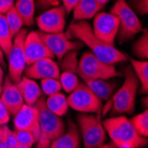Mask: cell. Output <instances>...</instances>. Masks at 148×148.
Instances as JSON below:
<instances>
[{
    "label": "cell",
    "mask_w": 148,
    "mask_h": 148,
    "mask_svg": "<svg viewBox=\"0 0 148 148\" xmlns=\"http://www.w3.org/2000/svg\"><path fill=\"white\" fill-rule=\"evenodd\" d=\"M39 35L50 51L58 60H61L66 53L73 51L81 47L83 44L71 41V38L66 32L57 34H47L40 31Z\"/></svg>",
    "instance_id": "10"
},
{
    "label": "cell",
    "mask_w": 148,
    "mask_h": 148,
    "mask_svg": "<svg viewBox=\"0 0 148 148\" xmlns=\"http://www.w3.org/2000/svg\"><path fill=\"white\" fill-rule=\"evenodd\" d=\"M77 68H78V60L77 54L75 51H69L60 60V69L66 72H73L77 74Z\"/></svg>",
    "instance_id": "29"
},
{
    "label": "cell",
    "mask_w": 148,
    "mask_h": 148,
    "mask_svg": "<svg viewBox=\"0 0 148 148\" xmlns=\"http://www.w3.org/2000/svg\"><path fill=\"white\" fill-rule=\"evenodd\" d=\"M14 133H15L18 143L21 145H28L29 147L31 148V146L36 143V139H35L34 136L29 131L19 130H14Z\"/></svg>",
    "instance_id": "31"
},
{
    "label": "cell",
    "mask_w": 148,
    "mask_h": 148,
    "mask_svg": "<svg viewBox=\"0 0 148 148\" xmlns=\"http://www.w3.org/2000/svg\"><path fill=\"white\" fill-rule=\"evenodd\" d=\"M81 138L84 148H96L106 141V130L98 117L93 114H81L77 116Z\"/></svg>",
    "instance_id": "6"
},
{
    "label": "cell",
    "mask_w": 148,
    "mask_h": 148,
    "mask_svg": "<svg viewBox=\"0 0 148 148\" xmlns=\"http://www.w3.org/2000/svg\"><path fill=\"white\" fill-rule=\"evenodd\" d=\"M81 79L83 80V83L101 100L109 99L117 87V83L108 80L90 79L85 77H81Z\"/></svg>",
    "instance_id": "17"
},
{
    "label": "cell",
    "mask_w": 148,
    "mask_h": 148,
    "mask_svg": "<svg viewBox=\"0 0 148 148\" xmlns=\"http://www.w3.org/2000/svg\"><path fill=\"white\" fill-rule=\"evenodd\" d=\"M124 82L113 97L112 111L115 114H131L135 108L136 95L139 82L131 68H126L124 72Z\"/></svg>",
    "instance_id": "3"
},
{
    "label": "cell",
    "mask_w": 148,
    "mask_h": 148,
    "mask_svg": "<svg viewBox=\"0 0 148 148\" xmlns=\"http://www.w3.org/2000/svg\"><path fill=\"white\" fill-rule=\"evenodd\" d=\"M4 135V125L3 126H0V140L2 139Z\"/></svg>",
    "instance_id": "43"
},
{
    "label": "cell",
    "mask_w": 148,
    "mask_h": 148,
    "mask_svg": "<svg viewBox=\"0 0 148 148\" xmlns=\"http://www.w3.org/2000/svg\"><path fill=\"white\" fill-rule=\"evenodd\" d=\"M41 90L44 94L48 96L53 95L58 92H60L62 90L60 80L56 78H47L41 80Z\"/></svg>",
    "instance_id": "30"
},
{
    "label": "cell",
    "mask_w": 148,
    "mask_h": 148,
    "mask_svg": "<svg viewBox=\"0 0 148 148\" xmlns=\"http://www.w3.org/2000/svg\"><path fill=\"white\" fill-rule=\"evenodd\" d=\"M119 130L120 148H141L147 145V138L139 136L125 116L114 117Z\"/></svg>",
    "instance_id": "14"
},
{
    "label": "cell",
    "mask_w": 148,
    "mask_h": 148,
    "mask_svg": "<svg viewBox=\"0 0 148 148\" xmlns=\"http://www.w3.org/2000/svg\"><path fill=\"white\" fill-rule=\"evenodd\" d=\"M16 148H30V147H29L28 145H21V144H19V145L16 146Z\"/></svg>",
    "instance_id": "44"
},
{
    "label": "cell",
    "mask_w": 148,
    "mask_h": 148,
    "mask_svg": "<svg viewBox=\"0 0 148 148\" xmlns=\"http://www.w3.org/2000/svg\"><path fill=\"white\" fill-rule=\"evenodd\" d=\"M134 12H138L141 15H145L148 12V0H130Z\"/></svg>",
    "instance_id": "32"
},
{
    "label": "cell",
    "mask_w": 148,
    "mask_h": 148,
    "mask_svg": "<svg viewBox=\"0 0 148 148\" xmlns=\"http://www.w3.org/2000/svg\"><path fill=\"white\" fill-rule=\"evenodd\" d=\"M28 30L22 29L14 37L8 58V77L13 84H17L23 76L27 66L24 54V40Z\"/></svg>",
    "instance_id": "8"
},
{
    "label": "cell",
    "mask_w": 148,
    "mask_h": 148,
    "mask_svg": "<svg viewBox=\"0 0 148 148\" xmlns=\"http://www.w3.org/2000/svg\"><path fill=\"white\" fill-rule=\"evenodd\" d=\"M4 70H3V66L0 65V86H2L3 84H4Z\"/></svg>",
    "instance_id": "40"
},
{
    "label": "cell",
    "mask_w": 148,
    "mask_h": 148,
    "mask_svg": "<svg viewBox=\"0 0 148 148\" xmlns=\"http://www.w3.org/2000/svg\"><path fill=\"white\" fill-rule=\"evenodd\" d=\"M45 105L51 113L60 117L65 115L69 110L68 99L63 93L60 92L49 96V98L45 100Z\"/></svg>",
    "instance_id": "21"
},
{
    "label": "cell",
    "mask_w": 148,
    "mask_h": 148,
    "mask_svg": "<svg viewBox=\"0 0 148 148\" xmlns=\"http://www.w3.org/2000/svg\"><path fill=\"white\" fill-rule=\"evenodd\" d=\"M23 73L25 76L33 80H43L47 78L59 79L60 69L59 65L52 58H44L26 66Z\"/></svg>",
    "instance_id": "15"
},
{
    "label": "cell",
    "mask_w": 148,
    "mask_h": 148,
    "mask_svg": "<svg viewBox=\"0 0 148 148\" xmlns=\"http://www.w3.org/2000/svg\"><path fill=\"white\" fill-rule=\"evenodd\" d=\"M39 114L40 135L36 142V148H50L52 141L60 137L66 131V125L61 117L51 113L45 105L42 96L34 105Z\"/></svg>",
    "instance_id": "2"
},
{
    "label": "cell",
    "mask_w": 148,
    "mask_h": 148,
    "mask_svg": "<svg viewBox=\"0 0 148 148\" xmlns=\"http://www.w3.org/2000/svg\"><path fill=\"white\" fill-rule=\"evenodd\" d=\"M119 20L118 39L120 43L133 38L142 30V24L136 12L127 4L126 0H117L110 12Z\"/></svg>",
    "instance_id": "4"
},
{
    "label": "cell",
    "mask_w": 148,
    "mask_h": 148,
    "mask_svg": "<svg viewBox=\"0 0 148 148\" xmlns=\"http://www.w3.org/2000/svg\"><path fill=\"white\" fill-rule=\"evenodd\" d=\"M133 53L138 59L146 60L148 57V32L145 29L141 36L133 45Z\"/></svg>",
    "instance_id": "28"
},
{
    "label": "cell",
    "mask_w": 148,
    "mask_h": 148,
    "mask_svg": "<svg viewBox=\"0 0 148 148\" xmlns=\"http://www.w3.org/2000/svg\"><path fill=\"white\" fill-rule=\"evenodd\" d=\"M24 54L27 66L44 58H54V55L47 48L37 31H31L26 35Z\"/></svg>",
    "instance_id": "13"
},
{
    "label": "cell",
    "mask_w": 148,
    "mask_h": 148,
    "mask_svg": "<svg viewBox=\"0 0 148 148\" xmlns=\"http://www.w3.org/2000/svg\"><path fill=\"white\" fill-rule=\"evenodd\" d=\"M77 75L80 77L102 80H109L122 75L116 70L114 65L106 64L99 60L90 51L85 52L78 61Z\"/></svg>",
    "instance_id": "5"
},
{
    "label": "cell",
    "mask_w": 148,
    "mask_h": 148,
    "mask_svg": "<svg viewBox=\"0 0 148 148\" xmlns=\"http://www.w3.org/2000/svg\"><path fill=\"white\" fill-rule=\"evenodd\" d=\"M13 42V36L11 33L9 26L6 22L5 16L0 13V47L4 54L8 56Z\"/></svg>",
    "instance_id": "24"
},
{
    "label": "cell",
    "mask_w": 148,
    "mask_h": 148,
    "mask_svg": "<svg viewBox=\"0 0 148 148\" xmlns=\"http://www.w3.org/2000/svg\"><path fill=\"white\" fill-rule=\"evenodd\" d=\"M79 0H62V4H63V7L66 10V13H69L73 11V9L75 8V6L76 5V4L78 3Z\"/></svg>",
    "instance_id": "36"
},
{
    "label": "cell",
    "mask_w": 148,
    "mask_h": 148,
    "mask_svg": "<svg viewBox=\"0 0 148 148\" xmlns=\"http://www.w3.org/2000/svg\"><path fill=\"white\" fill-rule=\"evenodd\" d=\"M59 80L61 84L62 90H64L68 93L72 92L80 84L77 74L73 73V72L63 71L62 73H60Z\"/></svg>",
    "instance_id": "27"
},
{
    "label": "cell",
    "mask_w": 148,
    "mask_h": 148,
    "mask_svg": "<svg viewBox=\"0 0 148 148\" xmlns=\"http://www.w3.org/2000/svg\"><path fill=\"white\" fill-rule=\"evenodd\" d=\"M23 98L24 103L29 106H34L36 101L43 96L41 88L35 80L23 75L20 82L16 84Z\"/></svg>",
    "instance_id": "18"
},
{
    "label": "cell",
    "mask_w": 148,
    "mask_h": 148,
    "mask_svg": "<svg viewBox=\"0 0 148 148\" xmlns=\"http://www.w3.org/2000/svg\"><path fill=\"white\" fill-rule=\"evenodd\" d=\"M81 134L77 126L72 123H69L66 130L60 137L52 141L50 148H80Z\"/></svg>",
    "instance_id": "19"
},
{
    "label": "cell",
    "mask_w": 148,
    "mask_h": 148,
    "mask_svg": "<svg viewBox=\"0 0 148 148\" xmlns=\"http://www.w3.org/2000/svg\"><path fill=\"white\" fill-rule=\"evenodd\" d=\"M2 86H0V95H1V92H2Z\"/></svg>",
    "instance_id": "45"
},
{
    "label": "cell",
    "mask_w": 148,
    "mask_h": 148,
    "mask_svg": "<svg viewBox=\"0 0 148 148\" xmlns=\"http://www.w3.org/2000/svg\"><path fill=\"white\" fill-rule=\"evenodd\" d=\"M66 12L63 6L51 7L36 18L38 28L43 33H61L66 27Z\"/></svg>",
    "instance_id": "11"
},
{
    "label": "cell",
    "mask_w": 148,
    "mask_h": 148,
    "mask_svg": "<svg viewBox=\"0 0 148 148\" xmlns=\"http://www.w3.org/2000/svg\"><path fill=\"white\" fill-rule=\"evenodd\" d=\"M10 116L11 114L8 112L5 106L0 100V126H3L8 123L10 121Z\"/></svg>",
    "instance_id": "33"
},
{
    "label": "cell",
    "mask_w": 148,
    "mask_h": 148,
    "mask_svg": "<svg viewBox=\"0 0 148 148\" xmlns=\"http://www.w3.org/2000/svg\"><path fill=\"white\" fill-rule=\"evenodd\" d=\"M60 3V0H37V5L41 9H46L51 6H58Z\"/></svg>",
    "instance_id": "34"
},
{
    "label": "cell",
    "mask_w": 148,
    "mask_h": 148,
    "mask_svg": "<svg viewBox=\"0 0 148 148\" xmlns=\"http://www.w3.org/2000/svg\"><path fill=\"white\" fill-rule=\"evenodd\" d=\"M0 100L4 103L8 112L12 116H14L25 104L17 85L13 84L8 76L4 80Z\"/></svg>",
    "instance_id": "16"
},
{
    "label": "cell",
    "mask_w": 148,
    "mask_h": 148,
    "mask_svg": "<svg viewBox=\"0 0 148 148\" xmlns=\"http://www.w3.org/2000/svg\"><path fill=\"white\" fill-rule=\"evenodd\" d=\"M95 1L97 2V4L100 6V8L102 9L104 6H105V5L109 1V0H95Z\"/></svg>",
    "instance_id": "42"
},
{
    "label": "cell",
    "mask_w": 148,
    "mask_h": 148,
    "mask_svg": "<svg viewBox=\"0 0 148 148\" xmlns=\"http://www.w3.org/2000/svg\"><path fill=\"white\" fill-rule=\"evenodd\" d=\"M101 10L95 0H79L73 9V15L75 21L90 20Z\"/></svg>",
    "instance_id": "20"
},
{
    "label": "cell",
    "mask_w": 148,
    "mask_h": 148,
    "mask_svg": "<svg viewBox=\"0 0 148 148\" xmlns=\"http://www.w3.org/2000/svg\"><path fill=\"white\" fill-rule=\"evenodd\" d=\"M15 0H0V13L5 14V13L14 5Z\"/></svg>",
    "instance_id": "35"
},
{
    "label": "cell",
    "mask_w": 148,
    "mask_h": 148,
    "mask_svg": "<svg viewBox=\"0 0 148 148\" xmlns=\"http://www.w3.org/2000/svg\"><path fill=\"white\" fill-rule=\"evenodd\" d=\"M13 117L14 130H23L30 132L34 136L36 143L40 135L39 114L36 107L35 106L24 104Z\"/></svg>",
    "instance_id": "12"
},
{
    "label": "cell",
    "mask_w": 148,
    "mask_h": 148,
    "mask_svg": "<svg viewBox=\"0 0 148 148\" xmlns=\"http://www.w3.org/2000/svg\"><path fill=\"white\" fill-rule=\"evenodd\" d=\"M119 20L111 12H98L94 16L92 31L102 42L114 45L119 30Z\"/></svg>",
    "instance_id": "9"
},
{
    "label": "cell",
    "mask_w": 148,
    "mask_h": 148,
    "mask_svg": "<svg viewBox=\"0 0 148 148\" xmlns=\"http://www.w3.org/2000/svg\"><path fill=\"white\" fill-rule=\"evenodd\" d=\"M6 22L9 26V29L11 30L12 35L14 37L21 29L24 26V22L21 17V15L16 11L14 5H13L6 13L5 14Z\"/></svg>",
    "instance_id": "25"
},
{
    "label": "cell",
    "mask_w": 148,
    "mask_h": 148,
    "mask_svg": "<svg viewBox=\"0 0 148 148\" xmlns=\"http://www.w3.org/2000/svg\"><path fill=\"white\" fill-rule=\"evenodd\" d=\"M132 70L141 84L140 92L147 93L148 91V62L147 60H136L130 59Z\"/></svg>",
    "instance_id": "23"
},
{
    "label": "cell",
    "mask_w": 148,
    "mask_h": 148,
    "mask_svg": "<svg viewBox=\"0 0 148 148\" xmlns=\"http://www.w3.org/2000/svg\"><path fill=\"white\" fill-rule=\"evenodd\" d=\"M66 33L70 38H76L88 46L93 55L106 64L114 65L127 60V56L123 52L112 45L102 42L94 35L91 26L86 21L72 22Z\"/></svg>",
    "instance_id": "1"
},
{
    "label": "cell",
    "mask_w": 148,
    "mask_h": 148,
    "mask_svg": "<svg viewBox=\"0 0 148 148\" xmlns=\"http://www.w3.org/2000/svg\"><path fill=\"white\" fill-rule=\"evenodd\" d=\"M66 99L69 106L83 114H99L102 108L101 99L81 82Z\"/></svg>",
    "instance_id": "7"
},
{
    "label": "cell",
    "mask_w": 148,
    "mask_h": 148,
    "mask_svg": "<svg viewBox=\"0 0 148 148\" xmlns=\"http://www.w3.org/2000/svg\"><path fill=\"white\" fill-rule=\"evenodd\" d=\"M4 52L1 49V47H0V65H1L3 68L5 66V58H4Z\"/></svg>",
    "instance_id": "39"
},
{
    "label": "cell",
    "mask_w": 148,
    "mask_h": 148,
    "mask_svg": "<svg viewBox=\"0 0 148 148\" xmlns=\"http://www.w3.org/2000/svg\"><path fill=\"white\" fill-rule=\"evenodd\" d=\"M130 122L139 136L147 138L148 136V111L147 110H145L143 113L134 116Z\"/></svg>",
    "instance_id": "26"
},
{
    "label": "cell",
    "mask_w": 148,
    "mask_h": 148,
    "mask_svg": "<svg viewBox=\"0 0 148 148\" xmlns=\"http://www.w3.org/2000/svg\"><path fill=\"white\" fill-rule=\"evenodd\" d=\"M35 0H16L14 7L21 15L24 25L30 27L35 22Z\"/></svg>",
    "instance_id": "22"
},
{
    "label": "cell",
    "mask_w": 148,
    "mask_h": 148,
    "mask_svg": "<svg viewBox=\"0 0 148 148\" xmlns=\"http://www.w3.org/2000/svg\"><path fill=\"white\" fill-rule=\"evenodd\" d=\"M19 145L15 133L14 131H10L9 135H8V148H16V146Z\"/></svg>",
    "instance_id": "38"
},
{
    "label": "cell",
    "mask_w": 148,
    "mask_h": 148,
    "mask_svg": "<svg viewBox=\"0 0 148 148\" xmlns=\"http://www.w3.org/2000/svg\"><path fill=\"white\" fill-rule=\"evenodd\" d=\"M10 131L11 130L6 125H4V135L0 140V148H8V135Z\"/></svg>",
    "instance_id": "37"
},
{
    "label": "cell",
    "mask_w": 148,
    "mask_h": 148,
    "mask_svg": "<svg viewBox=\"0 0 148 148\" xmlns=\"http://www.w3.org/2000/svg\"><path fill=\"white\" fill-rule=\"evenodd\" d=\"M96 148H116V146L111 142V143H108V144H103L102 145L98 146Z\"/></svg>",
    "instance_id": "41"
}]
</instances>
